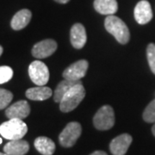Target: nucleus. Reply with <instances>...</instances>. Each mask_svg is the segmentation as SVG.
<instances>
[{
	"label": "nucleus",
	"mask_w": 155,
	"mask_h": 155,
	"mask_svg": "<svg viewBox=\"0 0 155 155\" xmlns=\"http://www.w3.org/2000/svg\"><path fill=\"white\" fill-rule=\"evenodd\" d=\"M81 133L82 127L78 122H69L59 136L60 144L64 147H71L76 143Z\"/></svg>",
	"instance_id": "5"
},
{
	"label": "nucleus",
	"mask_w": 155,
	"mask_h": 155,
	"mask_svg": "<svg viewBox=\"0 0 155 155\" xmlns=\"http://www.w3.org/2000/svg\"><path fill=\"white\" fill-rule=\"evenodd\" d=\"M134 15L139 24L148 23L153 18V11L149 2L147 0L140 1L134 8Z\"/></svg>",
	"instance_id": "11"
},
{
	"label": "nucleus",
	"mask_w": 155,
	"mask_h": 155,
	"mask_svg": "<svg viewBox=\"0 0 155 155\" xmlns=\"http://www.w3.org/2000/svg\"><path fill=\"white\" fill-rule=\"evenodd\" d=\"M28 74L34 83L43 86L49 80V70L43 62L33 61L28 67Z\"/></svg>",
	"instance_id": "6"
},
{
	"label": "nucleus",
	"mask_w": 155,
	"mask_h": 155,
	"mask_svg": "<svg viewBox=\"0 0 155 155\" xmlns=\"http://www.w3.org/2000/svg\"><path fill=\"white\" fill-rule=\"evenodd\" d=\"M2 54H3V48L2 46H0V56L2 55Z\"/></svg>",
	"instance_id": "26"
},
{
	"label": "nucleus",
	"mask_w": 155,
	"mask_h": 155,
	"mask_svg": "<svg viewBox=\"0 0 155 155\" xmlns=\"http://www.w3.org/2000/svg\"><path fill=\"white\" fill-rule=\"evenodd\" d=\"M34 145L35 149L42 155H53L55 151L54 142L45 136H40L35 139Z\"/></svg>",
	"instance_id": "17"
},
{
	"label": "nucleus",
	"mask_w": 155,
	"mask_h": 155,
	"mask_svg": "<svg viewBox=\"0 0 155 155\" xmlns=\"http://www.w3.org/2000/svg\"><path fill=\"white\" fill-rule=\"evenodd\" d=\"M106 30L111 34L121 44H127L130 39V33L127 26L121 18L110 15L104 21Z\"/></svg>",
	"instance_id": "1"
},
{
	"label": "nucleus",
	"mask_w": 155,
	"mask_h": 155,
	"mask_svg": "<svg viewBox=\"0 0 155 155\" xmlns=\"http://www.w3.org/2000/svg\"><path fill=\"white\" fill-rule=\"evenodd\" d=\"M32 17V13L29 10L23 9L19 11L12 17L11 22V28L15 30H20L28 25Z\"/></svg>",
	"instance_id": "14"
},
{
	"label": "nucleus",
	"mask_w": 155,
	"mask_h": 155,
	"mask_svg": "<svg viewBox=\"0 0 155 155\" xmlns=\"http://www.w3.org/2000/svg\"><path fill=\"white\" fill-rule=\"evenodd\" d=\"M80 80L78 81H73V80H69V79H64L63 81H61L57 85L55 91L54 92V100L56 103H61L62 98L64 97V96L67 94V92L71 90V89L76 85L77 84L80 83Z\"/></svg>",
	"instance_id": "18"
},
{
	"label": "nucleus",
	"mask_w": 155,
	"mask_h": 155,
	"mask_svg": "<svg viewBox=\"0 0 155 155\" xmlns=\"http://www.w3.org/2000/svg\"><path fill=\"white\" fill-rule=\"evenodd\" d=\"M29 150V145L22 139L9 141L4 147V152L9 155H25Z\"/></svg>",
	"instance_id": "13"
},
{
	"label": "nucleus",
	"mask_w": 155,
	"mask_h": 155,
	"mask_svg": "<svg viewBox=\"0 0 155 155\" xmlns=\"http://www.w3.org/2000/svg\"><path fill=\"white\" fill-rule=\"evenodd\" d=\"M89 63L85 60H80L72 64L63 72V77L66 79L78 81L80 80L86 74L88 70Z\"/></svg>",
	"instance_id": "7"
},
{
	"label": "nucleus",
	"mask_w": 155,
	"mask_h": 155,
	"mask_svg": "<svg viewBox=\"0 0 155 155\" xmlns=\"http://www.w3.org/2000/svg\"><path fill=\"white\" fill-rule=\"evenodd\" d=\"M147 61L151 68V71L155 74V44L150 43L147 48Z\"/></svg>",
	"instance_id": "21"
},
{
	"label": "nucleus",
	"mask_w": 155,
	"mask_h": 155,
	"mask_svg": "<svg viewBox=\"0 0 155 155\" xmlns=\"http://www.w3.org/2000/svg\"><path fill=\"white\" fill-rule=\"evenodd\" d=\"M53 95V91L49 87L47 86H37L29 88L26 91V97L28 99L34 101H43L49 98Z\"/></svg>",
	"instance_id": "16"
},
{
	"label": "nucleus",
	"mask_w": 155,
	"mask_h": 155,
	"mask_svg": "<svg viewBox=\"0 0 155 155\" xmlns=\"http://www.w3.org/2000/svg\"><path fill=\"white\" fill-rule=\"evenodd\" d=\"M152 132H153V134L155 136V123L154 125L153 126V127H152Z\"/></svg>",
	"instance_id": "25"
},
{
	"label": "nucleus",
	"mask_w": 155,
	"mask_h": 155,
	"mask_svg": "<svg viewBox=\"0 0 155 155\" xmlns=\"http://www.w3.org/2000/svg\"><path fill=\"white\" fill-rule=\"evenodd\" d=\"M57 49V42L54 40L47 39L35 45L32 48V54L37 59H44L52 55Z\"/></svg>",
	"instance_id": "8"
},
{
	"label": "nucleus",
	"mask_w": 155,
	"mask_h": 155,
	"mask_svg": "<svg viewBox=\"0 0 155 155\" xmlns=\"http://www.w3.org/2000/svg\"><path fill=\"white\" fill-rule=\"evenodd\" d=\"M0 155H9V154H7V153H0Z\"/></svg>",
	"instance_id": "27"
},
{
	"label": "nucleus",
	"mask_w": 155,
	"mask_h": 155,
	"mask_svg": "<svg viewBox=\"0 0 155 155\" xmlns=\"http://www.w3.org/2000/svg\"><path fill=\"white\" fill-rule=\"evenodd\" d=\"M71 43L73 48L77 49H81L86 43L87 35L85 28L81 23H75L71 28L70 33Z\"/></svg>",
	"instance_id": "12"
},
{
	"label": "nucleus",
	"mask_w": 155,
	"mask_h": 155,
	"mask_svg": "<svg viewBox=\"0 0 155 155\" xmlns=\"http://www.w3.org/2000/svg\"><path fill=\"white\" fill-rule=\"evenodd\" d=\"M30 113V106L25 100H21L8 107L5 110V115L9 119H24Z\"/></svg>",
	"instance_id": "10"
},
{
	"label": "nucleus",
	"mask_w": 155,
	"mask_h": 155,
	"mask_svg": "<svg viewBox=\"0 0 155 155\" xmlns=\"http://www.w3.org/2000/svg\"><path fill=\"white\" fill-rule=\"evenodd\" d=\"M54 1L60 3V4H67V2H69L70 0H54Z\"/></svg>",
	"instance_id": "24"
},
{
	"label": "nucleus",
	"mask_w": 155,
	"mask_h": 155,
	"mask_svg": "<svg viewBox=\"0 0 155 155\" xmlns=\"http://www.w3.org/2000/svg\"><path fill=\"white\" fill-rule=\"evenodd\" d=\"M27 132L28 127L22 119H10L0 125V134L6 140H20Z\"/></svg>",
	"instance_id": "2"
},
{
	"label": "nucleus",
	"mask_w": 155,
	"mask_h": 155,
	"mask_svg": "<svg viewBox=\"0 0 155 155\" xmlns=\"http://www.w3.org/2000/svg\"><path fill=\"white\" fill-rule=\"evenodd\" d=\"M13 76V71L10 67L4 66L0 67V84H4L10 81Z\"/></svg>",
	"instance_id": "22"
},
{
	"label": "nucleus",
	"mask_w": 155,
	"mask_h": 155,
	"mask_svg": "<svg viewBox=\"0 0 155 155\" xmlns=\"http://www.w3.org/2000/svg\"><path fill=\"white\" fill-rule=\"evenodd\" d=\"M133 138L128 134H122L112 140L110 149L113 155H125L132 143Z\"/></svg>",
	"instance_id": "9"
},
{
	"label": "nucleus",
	"mask_w": 155,
	"mask_h": 155,
	"mask_svg": "<svg viewBox=\"0 0 155 155\" xmlns=\"http://www.w3.org/2000/svg\"><path fill=\"white\" fill-rule=\"evenodd\" d=\"M93 124L98 130H108L115 124V113L110 105H104L96 113L93 118Z\"/></svg>",
	"instance_id": "4"
},
{
	"label": "nucleus",
	"mask_w": 155,
	"mask_h": 155,
	"mask_svg": "<svg viewBox=\"0 0 155 155\" xmlns=\"http://www.w3.org/2000/svg\"><path fill=\"white\" fill-rule=\"evenodd\" d=\"M94 8L102 15H114L118 10L116 0H95Z\"/></svg>",
	"instance_id": "15"
},
{
	"label": "nucleus",
	"mask_w": 155,
	"mask_h": 155,
	"mask_svg": "<svg viewBox=\"0 0 155 155\" xmlns=\"http://www.w3.org/2000/svg\"><path fill=\"white\" fill-rule=\"evenodd\" d=\"M2 142H3V140L0 138V144H2Z\"/></svg>",
	"instance_id": "28"
},
{
	"label": "nucleus",
	"mask_w": 155,
	"mask_h": 155,
	"mask_svg": "<svg viewBox=\"0 0 155 155\" xmlns=\"http://www.w3.org/2000/svg\"><path fill=\"white\" fill-rule=\"evenodd\" d=\"M90 155H108L105 152H103V151H96L94 153H92Z\"/></svg>",
	"instance_id": "23"
},
{
	"label": "nucleus",
	"mask_w": 155,
	"mask_h": 155,
	"mask_svg": "<svg viewBox=\"0 0 155 155\" xmlns=\"http://www.w3.org/2000/svg\"><path fill=\"white\" fill-rule=\"evenodd\" d=\"M143 119L145 122L153 123L155 122V99L153 100L143 112Z\"/></svg>",
	"instance_id": "19"
},
{
	"label": "nucleus",
	"mask_w": 155,
	"mask_h": 155,
	"mask_svg": "<svg viewBox=\"0 0 155 155\" xmlns=\"http://www.w3.org/2000/svg\"><path fill=\"white\" fill-rule=\"evenodd\" d=\"M85 97V90L82 82L74 85L60 103V110L62 112H70L76 109Z\"/></svg>",
	"instance_id": "3"
},
{
	"label": "nucleus",
	"mask_w": 155,
	"mask_h": 155,
	"mask_svg": "<svg viewBox=\"0 0 155 155\" xmlns=\"http://www.w3.org/2000/svg\"><path fill=\"white\" fill-rule=\"evenodd\" d=\"M13 99V94L10 91L0 88V110H4Z\"/></svg>",
	"instance_id": "20"
}]
</instances>
